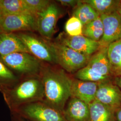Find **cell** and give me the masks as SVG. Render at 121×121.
<instances>
[{
	"mask_svg": "<svg viewBox=\"0 0 121 121\" xmlns=\"http://www.w3.org/2000/svg\"><path fill=\"white\" fill-rule=\"evenodd\" d=\"M43 63L39 73L43 88V101L63 113L71 97L73 79L64 69Z\"/></svg>",
	"mask_w": 121,
	"mask_h": 121,
	"instance_id": "6da1fadb",
	"label": "cell"
},
{
	"mask_svg": "<svg viewBox=\"0 0 121 121\" xmlns=\"http://www.w3.org/2000/svg\"><path fill=\"white\" fill-rule=\"evenodd\" d=\"M1 93L11 113L26 104L43 100V86L39 75L21 78Z\"/></svg>",
	"mask_w": 121,
	"mask_h": 121,
	"instance_id": "7a4b0ae2",
	"label": "cell"
},
{
	"mask_svg": "<svg viewBox=\"0 0 121 121\" xmlns=\"http://www.w3.org/2000/svg\"><path fill=\"white\" fill-rule=\"evenodd\" d=\"M108 47H101L90 57L86 65L74 73V78L93 82L113 80L108 57Z\"/></svg>",
	"mask_w": 121,
	"mask_h": 121,
	"instance_id": "3957f363",
	"label": "cell"
},
{
	"mask_svg": "<svg viewBox=\"0 0 121 121\" xmlns=\"http://www.w3.org/2000/svg\"><path fill=\"white\" fill-rule=\"evenodd\" d=\"M9 69L19 77L39 75L43 62L30 53L15 52L5 56H0Z\"/></svg>",
	"mask_w": 121,
	"mask_h": 121,
	"instance_id": "277c9868",
	"label": "cell"
},
{
	"mask_svg": "<svg viewBox=\"0 0 121 121\" xmlns=\"http://www.w3.org/2000/svg\"><path fill=\"white\" fill-rule=\"evenodd\" d=\"M11 114L27 121H67L62 112L43 101L23 105Z\"/></svg>",
	"mask_w": 121,
	"mask_h": 121,
	"instance_id": "5b68a950",
	"label": "cell"
},
{
	"mask_svg": "<svg viewBox=\"0 0 121 121\" xmlns=\"http://www.w3.org/2000/svg\"><path fill=\"white\" fill-rule=\"evenodd\" d=\"M56 64L61 69L70 73H75L85 67L91 56L74 50L56 40L51 42Z\"/></svg>",
	"mask_w": 121,
	"mask_h": 121,
	"instance_id": "8992f818",
	"label": "cell"
},
{
	"mask_svg": "<svg viewBox=\"0 0 121 121\" xmlns=\"http://www.w3.org/2000/svg\"><path fill=\"white\" fill-rule=\"evenodd\" d=\"M26 46L29 52L44 63L56 64L51 41L35 35L32 32L15 33Z\"/></svg>",
	"mask_w": 121,
	"mask_h": 121,
	"instance_id": "52a82bcc",
	"label": "cell"
},
{
	"mask_svg": "<svg viewBox=\"0 0 121 121\" xmlns=\"http://www.w3.org/2000/svg\"><path fill=\"white\" fill-rule=\"evenodd\" d=\"M60 8L51 1L48 6L37 15V31L44 39L50 40L56 31L57 22L61 16Z\"/></svg>",
	"mask_w": 121,
	"mask_h": 121,
	"instance_id": "ba28073f",
	"label": "cell"
},
{
	"mask_svg": "<svg viewBox=\"0 0 121 121\" xmlns=\"http://www.w3.org/2000/svg\"><path fill=\"white\" fill-rule=\"evenodd\" d=\"M37 31V15L31 13L9 14L4 17L1 32L17 33Z\"/></svg>",
	"mask_w": 121,
	"mask_h": 121,
	"instance_id": "9c48e42d",
	"label": "cell"
},
{
	"mask_svg": "<svg viewBox=\"0 0 121 121\" xmlns=\"http://www.w3.org/2000/svg\"><path fill=\"white\" fill-rule=\"evenodd\" d=\"M56 40L74 50L88 56H91L101 48L99 42L92 40L83 35L70 36L66 33H61Z\"/></svg>",
	"mask_w": 121,
	"mask_h": 121,
	"instance_id": "30bf717a",
	"label": "cell"
},
{
	"mask_svg": "<svg viewBox=\"0 0 121 121\" xmlns=\"http://www.w3.org/2000/svg\"><path fill=\"white\" fill-rule=\"evenodd\" d=\"M103 25V35L99 41L101 47L121 39V16L117 12L100 16Z\"/></svg>",
	"mask_w": 121,
	"mask_h": 121,
	"instance_id": "8fae6325",
	"label": "cell"
},
{
	"mask_svg": "<svg viewBox=\"0 0 121 121\" xmlns=\"http://www.w3.org/2000/svg\"><path fill=\"white\" fill-rule=\"evenodd\" d=\"M95 99L115 111L121 106V90L113 80L99 82Z\"/></svg>",
	"mask_w": 121,
	"mask_h": 121,
	"instance_id": "7c38bea8",
	"label": "cell"
},
{
	"mask_svg": "<svg viewBox=\"0 0 121 121\" xmlns=\"http://www.w3.org/2000/svg\"><path fill=\"white\" fill-rule=\"evenodd\" d=\"M98 85L99 82L73 78L71 86V97L78 98L89 104L95 99Z\"/></svg>",
	"mask_w": 121,
	"mask_h": 121,
	"instance_id": "4fadbf2b",
	"label": "cell"
},
{
	"mask_svg": "<svg viewBox=\"0 0 121 121\" xmlns=\"http://www.w3.org/2000/svg\"><path fill=\"white\" fill-rule=\"evenodd\" d=\"M63 114L67 121H89V104L71 97L66 104Z\"/></svg>",
	"mask_w": 121,
	"mask_h": 121,
	"instance_id": "5bb4252c",
	"label": "cell"
},
{
	"mask_svg": "<svg viewBox=\"0 0 121 121\" xmlns=\"http://www.w3.org/2000/svg\"><path fill=\"white\" fill-rule=\"evenodd\" d=\"M18 52L29 53L22 40L15 33L0 32V56Z\"/></svg>",
	"mask_w": 121,
	"mask_h": 121,
	"instance_id": "9a60e30c",
	"label": "cell"
},
{
	"mask_svg": "<svg viewBox=\"0 0 121 121\" xmlns=\"http://www.w3.org/2000/svg\"><path fill=\"white\" fill-rule=\"evenodd\" d=\"M89 121H116L115 111L96 99L89 104Z\"/></svg>",
	"mask_w": 121,
	"mask_h": 121,
	"instance_id": "2e32d148",
	"label": "cell"
},
{
	"mask_svg": "<svg viewBox=\"0 0 121 121\" xmlns=\"http://www.w3.org/2000/svg\"><path fill=\"white\" fill-rule=\"evenodd\" d=\"M107 54L113 76H121V39L108 45Z\"/></svg>",
	"mask_w": 121,
	"mask_h": 121,
	"instance_id": "e0dca14e",
	"label": "cell"
},
{
	"mask_svg": "<svg viewBox=\"0 0 121 121\" xmlns=\"http://www.w3.org/2000/svg\"><path fill=\"white\" fill-rule=\"evenodd\" d=\"M82 2L90 5L99 16L117 12L120 0H82Z\"/></svg>",
	"mask_w": 121,
	"mask_h": 121,
	"instance_id": "ac0fdd59",
	"label": "cell"
},
{
	"mask_svg": "<svg viewBox=\"0 0 121 121\" xmlns=\"http://www.w3.org/2000/svg\"><path fill=\"white\" fill-rule=\"evenodd\" d=\"M0 7L5 16L19 13L33 14L25 0H0Z\"/></svg>",
	"mask_w": 121,
	"mask_h": 121,
	"instance_id": "d6986e66",
	"label": "cell"
},
{
	"mask_svg": "<svg viewBox=\"0 0 121 121\" xmlns=\"http://www.w3.org/2000/svg\"><path fill=\"white\" fill-rule=\"evenodd\" d=\"M73 15L77 17L83 26L99 17V15L90 5L79 1L77 6L74 8Z\"/></svg>",
	"mask_w": 121,
	"mask_h": 121,
	"instance_id": "ffe728a7",
	"label": "cell"
},
{
	"mask_svg": "<svg viewBox=\"0 0 121 121\" xmlns=\"http://www.w3.org/2000/svg\"><path fill=\"white\" fill-rule=\"evenodd\" d=\"M103 25L100 16L83 26L82 35L92 40L99 42L103 35Z\"/></svg>",
	"mask_w": 121,
	"mask_h": 121,
	"instance_id": "44dd1931",
	"label": "cell"
},
{
	"mask_svg": "<svg viewBox=\"0 0 121 121\" xmlns=\"http://www.w3.org/2000/svg\"><path fill=\"white\" fill-rule=\"evenodd\" d=\"M20 78L11 71L0 59V92L13 86Z\"/></svg>",
	"mask_w": 121,
	"mask_h": 121,
	"instance_id": "7402d4cb",
	"label": "cell"
},
{
	"mask_svg": "<svg viewBox=\"0 0 121 121\" xmlns=\"http://www.w3.org/2000/svg\"><path fill=\"white\" fill-rule=\"evenodd\" d=\"M83 25L77 17L72 16L65 23V33L70 36L82 35Z\"/></svg>",
	"mask_w": 121,
	"mask_h": 121,
	"instance_id": "603a6c76",
	"label": "cell"
},
{
	"mask_svg": "<svg viewBox=\"0 0 121 121\" xmlns=\"http://www.w3.org/2000/svg\"><path fill=\"white\" fill-rule=\"evenodd\" d=\"M31 12L36 15L45 9L51 1L49 0H25Z\"/></svg>",
	"mask_w": 121,
	"mask_h": 121,
	"instance_id": "cb8c5ba5",
	"label": "cell"
},
{
	"mask_svg": "<svg viewBox=\"0 0 121 121\" xmlns=\"http://www.w3.org/2000/svg\"><path fill=\"white\" fill-rule=\"evenodd\" d=\"M80 0H58L56 1L60 5L68 7L75 8Z\"/></svg>",
	"mask_w": 121,
	"mask_h": 121,
	"instance_id": "d4e9b609",
	"label": "cell"
},
{
	"mask_svg": "<svg viewBox=\"0 0 121 121\" xmlns=\"http://www.w3.org/2000/svg\"><path fill=\"white\" fill-rule=\"evenodd\" d=\"M114 114L116 121H121V106L115 110Z\"/></svg>",
	"mask_w": 121,
	"mask_h": 121,
	"instance_id": "484cf974",
	"label": "cell"
},
{
	"mask_svg": "<svg viewBox=\"0 0 121 121\" xmlns=\"http://www.w3.org/2000/svg\"><path fill=\"white\" fill-rule=\"evenodd\" d=\"M113 81L121 90V76L115 77L113 78Z\"/></svg>",
	"mask_w": 121,
	"mask_h": 121,
	"instance_id": "4316f807",
	"label": "cell"
},
{
	"mask_svg": "<svg viewBox=\"0 0 121 121\" xmlns=\"http://www.w3.org/2000/svg\"><path fill=\"white\" fill-rule=\"evenodd\" d=\"M4 17H5V15L4 13L2 11V9H1L0 7V29L1 28V26L2 25Z\"/></svg>",
	"mask_w": 121,
	"mask_h": 121,
	"instance_id": "83f0119b",
	"label": "cell"
},
{
	"mask_svg": "<svg viewBox=\"0 0 121 121\" xmlns=\"http://www.w3.org/2000/svg\"><path fill=\"white\" fill-rule=\"evenodd\" d=\"M11 117H12L11 118H12V121H27L25 120H23L22 118L17 117L15 115H12V114H11Z\"/></svg>",
	"mask_w": 121,
	"mask_h": 121,
	"instance_id": "f1b7e54d",
	"label": "cell"
},
{
	"mask_svg": "<svg viewBox=\"0 0 121 121\" xmlns=\"http://www.w3.org/2000/svg\"><path fill=\"white\" fill-rule=\"evenodd\" d=\"M117 12L121 16V0L120 3V4H119V6H118V7Z\"/></svg>",
	"mask_w": 121,
	"mask_h": 121,
	"instance_id": "f546056e",
	"label": "cell"
},
{
	"mask_svg": "<svg viewBox=\"0 0 121 121\" xmlns=\"http://www.w3.org/2000/svg\"></svg>",
	"mask_w": 121,
	"mask_h": 121,
	"instance_id": "4dcf8cb0",
	"label": "cell"
}]
</instances>
